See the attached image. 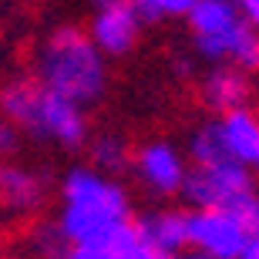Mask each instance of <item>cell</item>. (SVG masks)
<instances>
[{"mask_svg": "<svg viewBox=\"0 0 259 259\" xmlns=\"http://www.w3.org/2000/svg\"><path fill=\"white\" fill-rule=\"evenodd\" d=\"M58 232L67 246L101 249L108 236L132 219V195L115 175L98 172L95 165H71L61 175Z\"/></svg>", "mask_w": 259, "mask_h": 259, "instance_id": "1", "label": "cell"}, {"mask_svg": "<svg viewBox=\"0 0 259 259\" xmlns=\"http://www.w3.org/2000/svg\"><path fill=\"white\" fill-rule=\"evenodd\" d=\"M34 67L40 84L81 108L98 105L108 91V58L77 24H61L51 30L40 40Z\"/></svg>", "mask_w": 259, "mask_h": 259, "instance_id": "2", "label": "cell"}, {"mask_svg": "<svg viewBox=\"0 0 259 259\" xmlns=\"http://www.w3.org/2000/svg\"><path fill=\"white\" fill-rule=\"evenodd\" d=\"M0 118L17 125L27 138L81 148L88 142V108L54 95L37 77L17 74L0 84Z\"/></svg>", "mask_w": 259, "mask_h": 259, "instance_id": "3", "label": "cell"}, {"mask_svg": "<svg viewBox=\"0 0 259 259\" xmlns=\"http://www.w3.org/2000/svg\"><path fill=\"white\" fill-rule=\"evenodd\" d=\"M185 24L192 34L195 54L212 61V64L229 61L236 40L249 27L232 0H195V7L185 14Z\"/></svg>", "mask_w": 259, "mask_h": 259, "instance_id": "4", "label": "cell"}, {"mask_svg": "<svg viewBox=\"0 0 259 259\" xmlns=\"http://www.w3.org/2000/svg\"><path fill=\"white\" fill-rule=\"evenodd\" d=\"M246 189H252L249 165L236 162V158H222V162L192 165L185 175L182 195L195 209H226Z\"/></svg>", "mask_w": 259, "mask_h": 259, "instance_id": "5", "label": "cell"}, {"mask_svg": "<svg viewBox=\"0 0 259 259\" xmlns=\"http://www.w3.org/2000/svg\"><path fill=\"white\" fill-rule=\"evenodd\" d=\"M132 172L148 195L172 199V195H182L189 165H185V155L168 138H152L132 148Z\"/></svg>", "mask_w": 259, "mask_h": 259, "instance_id": "6", "label": "cell"}, {"mask_svg": "<svg viewBox=\"0 0 259 259\" xmlns=\"http://www.w3.org/2000/svg\"><path fill=\"white\" fill-rule=\"evenodd\" d=\"M249 236L229 209H192L189 212V249L209 259H239Z\"/></svg>", "mask_w": 259, "mask_h": 259, "instance_id": "7", "label": "cell"}, {"mask_svg": "<svg viewBox=\"0 0 259 259\" xmlns=\"http://www.w3.org/2000/svg\"><path fill=\"white\" fill-rule=\"evenodd\" d=\"M48 175L20 165L14 158H0V209L14 215H37L48 202Z\"/></svg>", "mask_w": 259, "mask_h": 259, "instance_id": "8", "label": "cell"}, {"mask_svg": "<svg viewBox=\"0 0 259 259\" xmlns=\"http://www.w3.org/2000/svg\"><path fill=\"white\" fill-rule=\"evenodd\" d=\"M88 34H91V40L98 44V51L105 58H125L138 44L142 24L132 14L128 0H111V4L95 10V17L88 24Z\"/></svg>", "mask_w": 259, "mask_h": 259, "instance_id": "9", "label": "cell"}, {"mask_svg": "<svg viewBox=\"0 0 259 259\" xmlns=\"http://www.w3.org/2000/svg\"><path fill=\"white\" fill-rule=\"evenodd\" d=\"M252 98V81L242 67L222 61V64H212V71L202 77V101L212 108V111H232V108L249 105Z\"/></svg>", "mask_w": 259, "mask_h": 259, "instance_id": "10", "label": "cell"}, {"mask_svg": "<svg viewBox=\"0 0 259 259\" xmlns=\"http://www.w3.org/2000/svg\"><path fill=\"white\" fill-rule=\"evenodd\" d=\"M219 132H222V145L229 158L242 165H252L259 155V111L249 105L232 108L226 115H219Z\"/></svg>", "mask_w": 259, "mask_h": 259, "instance_id": "11", "label": "cell"}, {"mask_svg": "<svg viewBox=\"0 0 259 259\" xmlns=\"http://www.w3.org/2000/svg\"><path fill=\"white\" fill-rule=\"evenodd\" d=\"M138 232L165 252H185L189 249V212L182 209H148L135 219Z\"/></svg>", "mask_w": 259, "mask_h": 259, "instance_id": "12", "label": "cell"}, {"mask_svg": "<svg viewBox=\"0 0 259 259\" xmlns=\"http://www.w3.org/2000/svg\"><path fill=\"white\" fill-rule=\"evenodd\" d=\"M98 252L105 259H179L175 252H165V249H158V246H152V242L138 232V226H135L132 219H128L125 226H118Z\"/></svg>", "mask_w": 259, "mask_h": 259, "instance_id": "13", "label": "cell"}, {"mask_svg": "<svg viewBox=\"0 0 259 259\" xmlns=\"http://www.w3.org/2000/svg\"><path fill=\"white\" fill-rule=\"evenodd\" d=\"M88 158H91V165H95L98 172L115 175V179L132 168V148H128V142L115 132H105V135H98V138H91Z\"/></svg>", "mask_w": 259, "mask_h": 259, "instance_id": "14", "label": "cell"}, {"mask_svg": "<svg viewBox=\"0 0 259 259\" xmlns=\"http://www.w3.org/2000/svg\"><path fill=\"white\" fill-rule=\"evenodd\" d=\"M189 158H192V165H205V162H222V158H229L226 145H222L219 118L202 121V125L189 135Z\"/></svg>", "mask_w": 259, "mask_h": 259, "instance_id": "15", "label": "cell"}, {"mask_svg": "<svg viewBox=\"0 0 259 259\" xmlns=\"http://www.w3.org/2000/svg\"><path fill=\"white\" fill-rule=\"evenodd\" d=\"M27 249L37 259H58L67 249V242H64V236L58 232L54 222H40V226H34L27 232Z\"/></svg>", "mask_w": 259, "mask_h": 259, "instance_id": "16", "label": "cell"}, {"mask_svg": "<svg viewBox=\"0 0 259 259\" xmlns=\"http://www.w3.org/2000/svg\"><path fill=\"white\" fill-rule=\"evenodd\" d=\"M226 209L236 215V222L246 229L249 239H259V189H246V192H242L239 199H232Z\"/></svg>", "mask_w": 259, "mask_h": 259, "instance_id": "17", "label": "cell"}, {"mask_svg": "<svg viewBox=\"0 0 259 259\" xmlns=\"http://www.w3.org/2000/svg\"><path fill=\"white\" fill-rule=\"evenodd\" d=\"M24 145V132L17 125H10L7 118H0V158H14Z\"/></svg>", "mask_w": 259, "mask_h": 259, "instance_id": "18", "label": "cell"}, {"mask_svg": "<svg viewBox=\"0 0 259 259\" xmlns=\"http://www.w3.org/2000/svg\"><path fill=\"white\" fill-rule=\"evenodd\" d=\"M128 7H132V14L138 17L142 27H152V24L165 20L162 10H158V0H128Z\"/></svg>", "mask_w": 259, "mask_h": 259, "instance_id": "19", "label": "cell"}, {"mask_svg": "<svg viewBox=\"0 0 259 259\" xmlns=\"http://www.w3.org/2000/svg\"><path fill=\"white\" fill-rule=\"evenodd\" d=\"M192 7H195V0H158L162 17H185Z\"/></svg>", "mask_w": 259, "mask_h": 259, "instance_id": "20", "label": "cell"}, {"mask_svg": "<svg viewBox=\"0 0 259 259\" xmlns=\"http://www.w3.org/2000/svg\"><path fill=\"white\" fill-rule=\"evenodd\" d=\"M232 4H236V10L242 14V20H246V24L259 27V0H232Z\"/></svg>", "mask_w": 259, "mask_h": 259, "instance_id": "21", "label": "cell"}, {"mask_svg": "<svg viewBox=\"0 0 259 259\" xmlns=\"http://www.w3.org/2000/svg\"><path fill=\"white\" fill-rule=\"evenodd\" d=\"M58 259H105L98 249H88V246H67Z\"/></svg>", "mask_w": 259, "mask_h": 259, "instance_id": "22", "label": "cell"}, {"mask_svg": "<svg viewBox=\"0 0 259 259\" xmlns=\"http://www.w3.org/2000/svg\"><path fill=\"white\" fill-rule=\"evenodd\" d=\"M172 67H175V74H179V77H189V74H192V61H189V58H175Z\"/></svg>", "mask_w": 259, "mask_h": 259, "instance_id": "23", "label": "cell"}, {"mask_svg": "<svg viewBox=\"0 0 259 259\" xmlns=\"http://www.w3.org/2000/svg\"><path fill=\"white\" fill-rule=\"evenodd\" d=\"M239 259H259V239H249V246L242 249Z\"/></svg>", "mask_w": 259, "mask_h": 259, "instance_id": "24", "label": "cell"}, {"mask_svg": "<svg viewBox=\"0 0 259 259\" xmlns=\"http://www.w3.org/2000/svg\"><path fill=\"white\" fill-rule=\"evenodd\" d=\"M179 259H209V256H202V252H195V249H189V252H179Z\"/></svg>", "mask_w": 259, "mask_h": 259, "instance_id": "25", "label": "cell"}, {"mask_svg": "<svg viewBox=\"0 0 259 259\" xmlns=\"http://www.w3.org/2000/svg\"><path fill=\"white\" fill-rule=\"evenodd\" d=\"M88 4H91V7L98 10V7H105V4H111V0H88Z\"/></svg>", "mask_w": 259, "mask_h": 259, "instance_id": "26", "label": "cell"}, {"mask_svg": "<svg viewBox=\"0 0 259 259\" xmlns=\"http://www.w3.org/2000/svg\"><path fill=\"white\" fill-rule=\"evenodd\" d=\"M249 168H256V175H259V155H256V162H252V165H249Z\"/></svg>", "mask_w": 259, "mask_h": 259, "instance_id": "27", "label": "cell"}]
</instances>
